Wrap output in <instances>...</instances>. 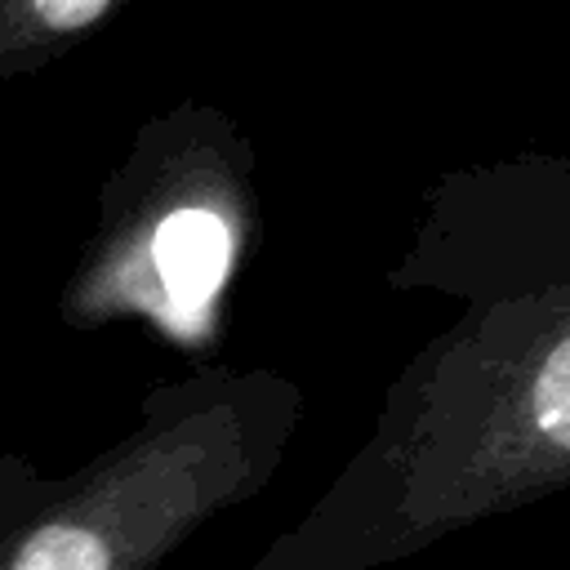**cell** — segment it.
Segmentation results:
<instances>
[{
	"instance_id": "obj_2",
	"label": "cell",
	"mask_w": 570,
	"mask_h": 570,
	"mask_svg": "<svg viewBox=\"0 0 570 570\" xmlns=\"http://www.w3.org/2000/svg\"><path fill=\"white\" fill-rule=\"evenodd\" d=\"M289 392L205 370L147 392L138 423L71 472L0 454V570H156L205 517L263 485Z\"/></svg>"
},
{
	"instance_id": "obj_1",
	"label": "cell",
	"mask_w": 570,
	"mask_h": 570,
	"mask_svg": "<svg viewBox=\"0 0 570 570\" xmlns=\"http://www.w3.org/2000/svg\"><path fill=\"white\" fill-rule=\"evenodd\" d=\"M570 481V276L534 330L476 303L387 401L370 450L258 570H365L410 543Z\"/></svg>"
},
{
	"instance_id": "obj_3",
	"label": "cell",
	"mask_w": 570,
	"mask_h": 570,
	"mask_svg": "<svg viewBox=\"0 0 570 570\" xmlns=\"http://www.w3.org/2000/svg\"><path fill=\"white\" fill-rule=\"evenodd\" d=\"M227 125L205 107H178L138 129L98 191V223L58 289L71 330L147 316L169 334H196L236 258Z\"/></svg>"
},
{
	"instance_id": "obj_4",
	"label": "cell",
	"mask_w": 570,
	"mask_h": 570,
	"mask_svg": "<svg viewBox=\"0 0 570 570\" xmlns=\"http://www.w3.org/2000/svg\"><path fill=\"white\" fill-rule=\"evenodd\" d=\"M116 9L120 0H0V85L67 58Z\"/></svg>"
}]
</instances>
